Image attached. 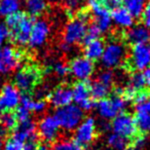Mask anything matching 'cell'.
<instances>
[{
    "instance_id": "cell-1",
    "label": "cell",
    "mask_w": 150,
    "mask_h": 150,
    "mask_svg": "<svg viewBox=\"0 0 150 150\" xmlns=\"http://www.w3.org/2000/svg\"><path fill=\"white\" fill-rule=\"evenodd\" d=\"M5 25L9 31V37L17 45L24 46L28 44L29 36L31 33L33 20L26 13L19 11L6 18Z\"/></svg>"
},
{
    "instance_id": "cell-2",
    "label": "cell",
    "mask_w": 150,
    "mask_h": 150,
    "mask_svg": "<svg viewBox=\"0 0 150 150\" xmlns=\"http://www.w3.org/2000/svg\"><path fill=\"white\" fill-rule=\"evenodd\" d=\"M88 15L86 13H80L77 17L69 20L63 31V43L73 46L84 41L88 26Z\"/></svg>"
},
{
    "instance_id": "cell-3",
    "label": "cell",
    "mask_w": 150,
    "mask_h": 150,
    "mask_svg": "<svg viewBox=\"0 0 150 150\" xmlns=\"http://www.w3.org/2000/svg\"><path fill=\"white\" fill-rule=\"evenodd\" d=\"M129 101L122 96V90H118L112 97L100 100L96 105L99 116L104 120H112L116 115L125 112Z\"/></svg>"
},
{
    "instance_id": "cell-4",
    "label": "cell",
    "mask_w": 150,
    "mask_h": 150,
    "mask_svg": "<svg viewBox=\"0 0 150 150\" xmlns=\"http://www.w3.org/2000/svg\"><path fill=\"white\" fill-rule=\"evenodd\" d=\"M54 116L58 121L60 129L66 132H72L84 118V111L76 104L71 103L57 109Z\"/></svg>"
},
{
    "instance_id": "cell-5",
    "label": "cell",
    "mask_w": 150,
    "mask_h": 150,
    "mask_svg": "<svg viewBox=\"0 0 150 150\" xmlns=\"http://www.w3.org/2000/svg\"><path fill=\"white\" fill-rule=\"evenodd\" d=\"M127 50L125 43L119 40H111L105 44L103 54L101 57V63L106 69H115L120 67L127 59Z\"/></svg>"
},
{
    "instance_id": "cell-6",
    "label": "cell",
    "mask_w": 150,
    "mask_h": 150,
    "mask_svg": "<svg viewBox=\"0 0 150 150\" xmlns=\"http://www.w3.org/2000/svg\"><path fill=\"white\" fill-rule=\"evenodd\" d=\"M90 13L94 19V24L98 26L102 33H106L111 29L112 21H111L110 9L108 8L103 0H90L88 1Z\"/></svg>"
},
{
    "instance_id": "cell-7",
    "label": "cell",
    "mask_w": 150,
    "mask_h": 150,
    "mask_svg": "<svg viewBox=\"0 0 150 150\" xmlns=\"http://www.w3.org/2000/svg\"><path fill=\"white\" fill-rule=\"evenodd\" d=\"M98 125L93 117L83 118L74 129V141L81 147L92 145L97 138Z\"/></svg>"
},
{
    "instance_id": "cell-8",
    "label": "cell",
    "mask_w": 150,
    "mask_h": 150,
    "mask_svg": "<svg viewBox=\"0 0 150 150\" xmlns=\"http://www.w3.org/2000/svg\"><path fill=\"white\" fill-rule=\"evenodd\" d=\"M40 73L36 67L27 66L18 70L13 77L15 86L20 90V92L29 93L37 86L39 81Z\"/></svg>"
},
{
    "instance_id": "cell-9",
    "label": "cell",
    "mask_w": 150,
    "mask_h": 150,
    "mask_svg": "<svg viewBox=\"0 0 150 150\" xmlns=\"http://www.w3.org/2000/svg\"><path fill=\"white\" fill-rule=\"evenodd\" d=\"M112 133L117 134L125 139H132L136 137L138 127L136 125L135 118L133 115L127 112H122L116 115L110 122Z\"/></svg>"
},
{
    "instance_id": "cell-10",
    "label": "cell",
    "mask_w": 150,
    "mask_h": 150,
    "mask_svg": "<svg viewBox=\"0 0 150 150\" xmlns=\"http://www.w3.org/2000/svg\"><path fill=\"white\" fill-rule=\"evenodd\" d=\"M23 59L21 50L11 45H3L0 48V74L13 72L20 66Z\"/></svg>"
},
{
    "instance_id": "cell-11",
    "label": "cell",
    "mask_w": 150,
    "mask_h": 150,
    "mask_svg": "<svg viewBox=\"0 0 150 150\" xmlns=\"http://www.w3.org/2000/svg\"><path fill=\"white\" fill-rule=\"evenodd\" d=\"M39 138L45 143H54L60 136V125L54 115H44L36 125Z\"/></svg>"
},
{
    "instance_id": "cell-12",
    "label": "cell",
    "mask_w": 150,
    "mask_h": 150,
    "mask_svg": "<svg viewBox=\"0 0 150 150\" xmlns=\"http://www.w3.org/2000/svg\"><path fill=\"white\" fill-rule=\"evenodd\" d=\"M69 66V73H71L78 81H86L93 76L95 72V64L84 56L75 57L72 59Z\"/></svg>"
},
{
    "instance_id": "cell-13",
    "label": "cell",
    "mask_w": 150,
    "mask_h": 150,
    "mask_svg": "<svg viewBox=\"0 0 150 150\" xmlns=\"http://www.w3.org/2000/svg\"><path fill=\"white\" fill-rule=\"evenodd\" d=\"M22 95L13 83H5L0 88V114L13 111L20 105Z\"/></svg>"
},
{
    "instance_id": "cell-14",
    "label": "cell",
    "mask_w": 150,
    "mask_h": 150,
    "mask_svg": "<svg viewBox=\"0 0 150 150\" xmlns=\"http://www.w3.org/2000/svg\"><path fill=\"white\" fill-rule=\"evenodd\" d=\"M129 64L134 70L143 71L150 67V45L148 43L134 44L129 54Z\"/></svg>"
},
{
    "instance_id": "cell-15",
    "label": "cell",
    "mask_w": 150,
    "mask_h": 150,
    "mask_svg": "<svg viewBox=\"0 0 150 150\" xmlns=\"http://www.w3.org/2000/svg\"><path fill=\"white\" fill-rule=\"evenodd\" d=\"M50 35V27L47 21L43 19H39L33 22L31 33L28 40V45L33 50H37L43 46L47 41Z\"/></svg>"
},
{
    "instance_id": "cell-16",
    "label": "cell",
    "mask_w": 150,
    "mask_h": 150,
    "mask_svg": "<svg viewBox=\"0 0 150 150\" xmlns=\"http://www.w3.org/2000/svg\"><path fill=\"white\" fill-rule=\"evenodd\" d=\"M72 98L74 104L83 111H91L96 107V103L91 96L90 86L86 81H78L73 86Z\"/></svg>"
},
{
    "instance_id": "cell-17",
    "label": "cell",
    "mask_w": 150,
    "mask_h": 150,
    "mask_svg": "<svg viewBox=\"0 0 150 150\" xmlns=\"http://www.w3.org/2000/svg\"><path fill=\"white\" fill-rule=\"evenodd\" d=\"M13 137L24 144L27 142L36 141L37 140V129L36 123L32 120V118L26 121L18 122L17 127L13 131Z\"/></svg>"
},
{
    "instance_id": "cell-18",
    "label": "cell",
    "mask_w": 150,
    "mask_h": 150,
    "mask_svg": "<svg viewBox=\"0 0 150 150\" xmlns=\"http://www.w3.org/2000/svg\"><path fill=\"white\" fill-rule=\"evenodd\" d=\"M48 101H50V104L57 109L71 104L73 102L72 88L67 86H58L50 93Z\"/></svg>"
},
{
    "instance_id": "cell-19",
    "label": "cell",
    "mask_w": 150,
    "mask_h": 150,
    "mask_svg": "<svg viewBox=\"0 0 150 150\" xmlns=\"http://www.w3.org/2000/svg\"><path fill=\"white\" fill-rule=\"evenodd\" d=\"M134 118L139 131L143 133L150 132V101L136 104Z\"/></svg>"
},
{
    "instance_id": "cell-20",
    "label": "cell",
    "mask_w": 150,
    "mask_h": 150,
    "mask_svg": "<svg viewBox=\"0 0 150 150\" xmlns=\"http://www.w3.org/2000/svg\"><path fill=\"white\" fill-rule=\"evenodd\" d=\"M111 21L116 27L120 29H129L132 26L135 25L136 18L131 13L127 11L123 6L119 5L110 11Z\"/></svg>"
},
{
    "instance_id": "cell-21",
    "label": "cell",
    "mask_w": 150,
    "mask_h": 150,
    "mask_svg": "<svg viewBox=\"0 0 150 150\" xmlns=\"http://www.w3.org/2000/svg\"><path fill=\"white\" fill-rule=\"evenodd\" d=\"M146 86L143 74L141 72H136L132 75L129 79L125 88L122 91V96L127 101H134L136 95L139 92H142Z\"/></svg>"
},
{
    "instance_id": "cell-22",
    "label": "cell",
    "mask_w": 150,
    "mask_h": 150,
    "mask_svg": "<svg viewBox=\"0 0 150 150\" xmlns=\"http://www.w3.org/2000/svg\"><path fill=\"white\" fill-rule=\"evenodd\" d=\"M125 39L132 45L147 43L150 39V30L145 25H134L127 29Z\"/></svg>"
},
{
    "instance_id": "cell-23",
    "label": "cell",
    "mask_w": 150,
    "mask_h": 150,
    "mask_svg": "<svg viewBox=\"0 0 150 150\" xmlns=\"http://www.w3.org/2000/svg\"><path fill=\"white\" fill-rule=\"evenodd\" d=\"M104 48H105V43L100 38L84 42L83 56L86 58H88V60L95 62V61H98L101 59L103 52H104Z\"/></svg>"
},
{
    "instance_id": "cell-24",
    "label": "cell",
    "mask_w": 150,
    "mask_h": 150,
    "mask_svg": "<svg viewBox=\"0 0 150 150\" xmlns=\"http://www.w3.org/2000/svg\"><path fill=\"white\" fill-rule=\"evenodd\" d=\"M24 6L26 13L31 18L42 16L47 9L46 0H24Z\"/></svg>"
},
{
    "instance_id": "cell-25",
    "label": "cell",
    "mask_w": 150,
    "mask_h": 150,
    "mask_svg": "<svg viewBox=\"0 0 150 150\" xmlns=\"http://www.w3.org/2000/svg\"><path fill=\"white\" fill-rule=\"evenodd\" d=\"M24 0H0V17L7 18L21 11Z\"/></svg>"
},
{
    "instance_id": "cell-26",
    "label": "cell",
    "mask_w": 150,
    "mask_h": 150,
    "mask_svg": "<svg viewBox=\"0 0 150 150\" xmlns=\"http://www.w3.org/2000/svg\"><path fill=\"white\" fill-rule=\"evenodd\" d=\"M18 125L17 117L13 111H7L0 114V136L6 135L8 132L13 131Z\"/></svg>"
},
{
    "instance_id": "cell-27",
    "label": "cell",
    "mask_w": 150,
    "mask_h": 150,
    "mask_svg": "<svg viewBox=\"0 0 150 150\" xmlns=\"http://www.w3.org/2000/svg\"><path fill=\"white\" fill-rule=\"evenodd\" d=\"M106 144L110 150H127L129 148V140L114 133L107 136Z\"/></svg>"
},
{
    "instance_id": "cell-28",
    "label": "cell",
    "mask_w": 150,
    "mask_h": 150,
    "mask_svg": "<svg viewBox=\"0 0 150 150\" xmlns=\"http://www.w3.org/2000/svg\"><path fill=\"white\" fill-rule=\"evenodd\" d=\"M90 86V92L91 96L94 100H102L105 99L109 96V93H110L111 88L110 86H107L105 84H103L102 82L98 81V80H95L91 84H88Z\"/></svg>"
},
{
    "instance_id": "cell-29",
    "label": "cell",
    "mask_w": 150,
    "mask_h": 150,
    "mask_svg": "<svg viewBox=\"0 0 150 150\" xmlns=\"http://www.w3.org/2000/svg\"><path fill=\"white\" fill-rule=\"evenodd\" d=\"M146 1L147 0H121V4L134 17L139 18L142 16Z\"/></svg>"
},
{
    "instance_id": "cell-30",
    "label": "cell",
    "mask_w": 150,
    "mask_h": 150,
    "mask_svg": "<svg viewBox=\"0 0 150 150\" xmlns=\"http://www.w3.org/2000/svg\"><path fill=\"white\" fill-rule=\"evenodd\" d=\"M52 150H82V147L78 145L74 140L63 139L54 142Z\"/></svg>"
},
{
    "instance_id": "cell-31",
    "label": "cell",
    "mask_w": 150,
    "mask_h": 150,
    "mask_svg": "<svg viewBox=\"0 0 150 150\" xmlns=\"http://www.w3.org/2000/svg\"><path fill=\"white\" fill-rule=\"evenodd\" d=\"M114 73H113L112 70L110 69H106V70H103L100 74L98 75V81L102 82L103 84L107 86H112L113 82H114Z\"/></svg>"
},
{
    "instance_id": "cell-32",
    "label": "cell",
    "mask_w": 150,
    "mask_h": 150,
    "mask_svg": "<svg viewBox=\"0 0 150 150\" xmlns=\"http://www.w3.org/2000/svg\"><path fill=\"white\" fill-rule=\"evenodd\" d=\"M102 32L101 30L98 28V26L92 24V25L88 26V29H86V37H84V41L83 42H88L91 40H95V39H99L102 35Z\"/></svg>"
},
{
    "instance_id": "cell-33",
    "label": "cell",
    "mask_w": 150,
    "mask_h": 150,
    "mask_svg": "<svg viewBox=\"0 0 150 150\" xmlns=\"http://www.w3.org/2000/svg\"><path fill=\"white\" fill-rule=\"evenodd\" d=\"M24 145L25 144L23 142L19 141V140L15 139L11 137V139L7 140L5 143H3V150H24Z\"/></svg>"
},
{
    "instance_id": "cell-34",
    "label": "cell",
    "mask_w": 150,
    "mask_h": 150,
    "mask_svg": "<svg viewBox=\"0 0 150 150\" xmlns=\"http://www.w3.org/2000/svg\"><path fill=\"white\" fill-rule=\"evenodd\" d=\"M15 115H16V117H17L18 122H22V121H26L31 118V111L28 110L25 107L19 105L18 108L16 109Z\"/></svg>"
},
{
    "instance_id": "cell-35",
    "label": "cell",
    "mask_w": 150,
    "mask_h": 150,
    "mask_svg": "<svg viewBox=\"0 0 150 150\" xmlns=\"http://www.w3.org/2000/svg\"><path fill=\"white\" fill-rule=\"evenodd\" d=\"M54 72L58 75L59 77H66L69 74V66L64 62H57L54 65Z\"/></svg>"
},
{
    "instance_id": "cell-36",
    "label": "cell",
    "mask_w": 150,
    "mask_h": 150,
    "mask_svg": "<svg viewBox=\"0 0 150 150\" xmlns=\"http://www.w3.org/2000/svg\"><path fill=\"white\" fill-rule=\"evenodd\" d=\"M83 0H64L65 8L68 13H75L80 9Z\"/></svg>"
},
{
    "instance_id": "cell-37",
    "label": "cell",
    "mask_w": 150,
    "mask_h": 150,
    "mask_svg": "<svg viewBox=\"0 0 150 150\" xmlns=\"http://www.w3.org/2000/svg\"><path fill=\"white\" fill-rule=\"evenodd\" d=\"M46 107H47V103H46L43 99H33L31 111L34 113L39 114V113H42L45 111Z\"/></svg>"
},
{
    "instance_id": "cell-38",
    "label": "cell",
    "mask_w": 150,
    "mask_h": 150,
    "mask_svg": "<svg viewBox=\"0 0 150 150\" xmlns=\"http://www.w3.org/2000/svg\"><path fill=\"white\" fill-rule=\"evenodd\" d=\"M24 150H50V149H48V147L45 144L37 143V140H36V141H31L25 143Z\"/></svg>"
},
{
    "instance_id": "cell-39",
    "label": "cell",
    "mask_w": 150,
    "mask_h": 150,
    "mask_svg": "<svg viewBox=\"0 0 150 150\" xmlns=\"http://www.w3.org/2000/svg\"><path fill=\"white\" fill-rule=\"evenodd\" d=\"M9 31L5 24L0 23V48L4 45V42L8 39Z\"/></svg>"
},
{
    "instance_id": "cell-40",
    "label": "cell",
    "mask_w": 150,
    "mask_h": 150,
    "mask_svg": "<svg viewBox=\"0 0 150 150\" xmlns=\"http://www.w3.org/2000/svg\"><path fill=\"white\" fill-rule=\"evenodd\" d=\"M133 142L134 149L133 150H141L147 145V139L144 136H136Z\"/></svg>"
},
{
    "instance_id": "cell-41",
    "label": "cell",
    "mask_w": 150,
    "mask_h": 150,
    "mask_svg": "<svg viewBox=\"0 0 150 150\" xmlns=\"http://www.w3.org/2000/svg\"><path fill=\"white\" fill-rule=\"evenodd\" d=\"M141 17H142V19H143L144 25H145L146 27H150V0L146 1L145 7H144Z\"/></svg>"
},
{
    "instance_id": "cell-42",
    "label": "cell",
    "mask_w": 150,
    "mask_h": 150,
    "mask_svg": "<svg viewBox=\"0 0 150 150\" xmlns=\"http://www.w3.org/2000/svg\"><path fill=\"white\" fill-rule=\"evenodd\" d=\"M108 121L109 120H104V119H103V121L100 123V125H99V129H100L103 133H108L111 129V125Z\"/></svg>"
},
{
    "instance_id": "cell-43",
    "label": "cell",
    "mask_w": 150,
    "mask_h": 150,
    "mask_svg": "<svg viewBox=\"0 0 150 150\" xmlns=\"http://www.w3.org/2000/svg\"><path fill=\"white\" fill-rule=\"evenodd\" d=\"M142 74H143V77H144V80H145L146 86L150 88V67H148V68H146L145 70H143Z\"/></svg>"
},
{
    "instance_id": "cell-44",
    "label": "cell",
    "mask_w": 150,
    "mask_h": 150,
    "mask_svg": "<svg viewBox=\"0 0 150 150\" xmlns=\"http://www.w3.org/2000/svg\"><path fill=\"white\" fill-rule=\"evenodd\" d=\"M3 143H4V142H3V138L1 137V136H0V150H2V148H3Z\"/></svg>"
},
{
    "instance_id": "cell-45",
    "label": "cell",
    "mask_w": 150,
    "mask_h": 150,
    "mask_svg": "<svg viewBox=\"0 0 150 150\" xmlns=\"http://www.w3.org/2000/svg\"><path fill=\"white\" fill-rule=\"evenodd\" d=\"M50 1H52V2H59L61 0H50Z\"/></svg>"
},
{
    "instance_id": "cell-46",
    "label": "cell",
    "mask_w": 150,
    "mask_h": 150,
    "mask_svg": "<svg viewBox=\"0 0 150 150\" xmlns=\"http://www.w3.org/2000/svg\"><path fill=\"white\" fill-rule=\"evenodd\" d=\"M95 150H106V149H102V148H98V149H95Z\"/></svg>"
},
{
    "instance_id": "cell-47",
    "label": "cell",
    "mask_w": 150,
    "mask_h": 150,
    "mask_svg": "<svg viewBox=\"0 0 150 150\" xmlns=\"http://www.w3.org/2000/svg\"><path fill=\"white\" fill-rule=\"evenodd\" d=\"M148 99H149V100H148V101H150V93H149V94H148Z\"/></svg>"
}]
</instances>
